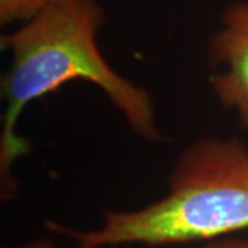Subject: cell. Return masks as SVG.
Segmentation results:
<instances>
[{
    "instance_id": "obj_1",
    "label": "cell",
    "mask_w": 248,
    "mask_h": 248,
    "mask_svg": "<svg viewBox=\"0 0 248 248\" xmlns=\"http://www.w3.org/2000/svg\"><path fill=\"white\" fill-rule=\"evenodd\" d=\"M105 11L97 0H62L1 36V48L11 63L1 79L6 101L0 135L1 197L9 200L17 186L10 177L14 163L31 151L17 133L19 116L32 101L73 80L97 86L142 140H163L152 95L115 71L102 55L97 36Z\"/></svg>"
},
{
    "instance_id": "obj_2",
    "label": "cell",
    "mask_w": 248,
    "mask_h": 248,
    "mask_svg": "<svg viewBox=\"0 0 248 248\" xmlns=\"http://www.w3.org/2000/svg\"><path fill=\"white\" fill-rule=\"evenodd\" d=\"M47 228L75 240L79 248H169L248 231V146L236 137L199 138L178 157L169 190L157 202L134 211L108 210L94 231L69 229L53 221Z\"/></svg>"
},
{
    "instance_id": "obj_3",
    "label": "cell",
    "mask_w": 248,
    "mask_h": 248,
    "mask_svg": "<svg viewBox=\"0 0 248 248\" xmlns=\"http://www.w3.org/2000/svg\"><path fill=\"white\" fill-rule=\"evenodd\" d=\"M214 95L248 131V1L229 4L210 42Z\"/></svg>"
},
{
    "instance_id": "obj_4",
    "label": "cell",
    "mask_w": 248,
    "mask_h": 248,
    "mask_svg": "<svg viewBox=\"0 0 248 248\" xmlns=\"http://www.w3.org/2000/svg\"><path fill=\"white\" fill-rule=\"evenodd\" d=\"M58 1L62 0H0V22H25Z\"/></svg>"
},
{
    "instance_id": "obj_5",
    "label": "cell",
    "mask_w": 248,
    "mask_h": 248,
    "mask_svg": "<svg viewBox=\"0 0 248 248\" xmlns=\"http://www.w3.org/2000/svg\"><path fill=\"white\" fill-rule=\"evenodd\" d=\"M200 248H248V237H221L204 243Z\"/></svg>"
},
{
    "instance_id": "obj_6",
    "label": "cell",
    "mask_w": 248,
    "mask_h": 248,
    "mask_svg": "<svg viewBox=\"0 0 248 248\" xmlns=\"http://www.w3.org/2000/svg\"><path fill=\"white\" fill-rule=\"evenodd\" d=\"M22 248H55L54 247L53 241L50 240H36V241H32L27 244L25 247Z\"/></svg>"
}]
</instances>
